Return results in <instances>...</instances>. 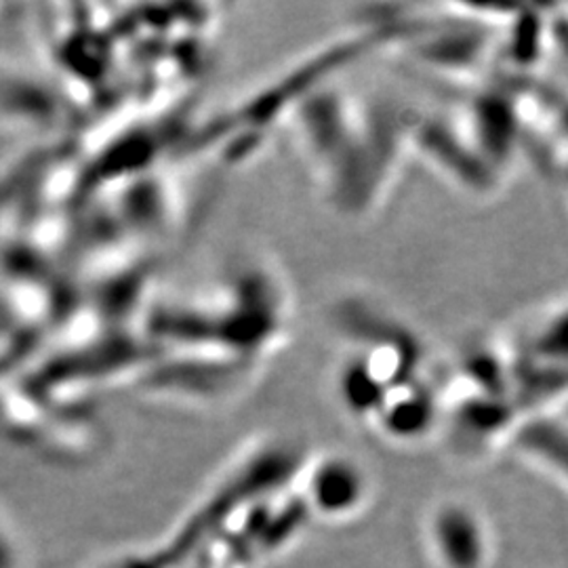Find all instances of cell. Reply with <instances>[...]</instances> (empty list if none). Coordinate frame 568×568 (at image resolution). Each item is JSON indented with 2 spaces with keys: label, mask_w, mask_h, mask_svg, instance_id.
<instances>
[{
  "label": "cell",
  "mask_w": 568,
  "mask_h": 568,
  "mask_svg": "<svg viewBox=\"0 0 568 568\" xmlns=\"http://www.w3.org/2000/svg\"><path fill=\"white\" fill-rule=\"evenodd\" d=\"M307 509L328 523L354 518L371 499L365 469L344 455L321 457L305 474Z\"/></svg>",
  "instance_id": "1"
},
{
  "label": "cell",
  "mask_w": 568,
  "mask_h": 568,
  "mask_svg": "<svg viewBox=\"0 0 568 568\" xmlns=\"http://www.w3.org/2000/svg\"><path fill=\"white\" fill-rule=\"evenodd\" d=\"M427 541L443 568H478L483 535L478 518L462 504H443L427 520Z\"/></svg>",
  "instance_id": "2"
}]
</instances>
